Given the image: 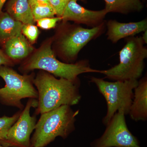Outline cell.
<instances>
[{
  "mask_svg": "<svg viewBox=\"0 0 147 147\" xmlns=\"http://www.w3.org/2000/svg\"><path fill=\"white\" fill-rule=\"evenodd\" d=\"M105 28V22L90 28H86L78 24L65 28L59 34L58 53L66 63H74L80 51L90 41L101 36Z\"/></svg>",
  "mask_w": 147,
  "mask_h": 147,
  "instance_id": "cell-7",
  "label": "cell"
},
{
  "mask_svg": "<svg viewBox=\"0 0 147 147\" xmlns=\"http://www.w3.org/2000/svg\"><path fill=\"white\" fill-rule=\"evenodd\" d=\"M11 64L10 60L0 50V67L3 65H9Z\"/></svg>",
  "mask_w": 147,
  "mask_h": 147,
  "instance_id": "cell-22",
  "label": "cell"
},
{
  "mask_svg": "<svg viewBox=\"0 0 147 147\" xmlns=\"http://www.w3.org/2000/svg\"><path fill=\"white\" fill-rule=\"evenodd\" d=\"M25 70L39 69L46 71L55 77L75 81L82 74L99 73L100 70L90 67L88 60H82L75 63H68L57 59L50 43L44 45L36 52L23 67Z\"/></svg>",
  "mask_w": 147,
  "mask_h": 147,
  "instance_id": "cell-4",
  "label": "cell"
},
{
  "mask_svg": "<svg viewBox=\"0 0 147 147\" xmlns=\"http://www.w3.org/2000/svg\"><path fill=\"white\" fill-rule=\"evenodd\" d=\"M107 27V39L113 43L123 38L134 36L147 30L146 18L138 22L121 23L110 20L105 23Z\"/></svg>",
  "mask_w": 147,
  "mask_h": 147,
  "instance_id": "cell-11",
  "label": "cell"
},
{
  "mask_svg": "<svg viewBox=\"0 0 147 147\" xmlns=\"http://www.w3.org/2000/svg\"><path fill=\"white\" fill-rule=\"evenodd\" d=\"M0 147H4L3 146H2V145H1V144H0Z\"/></svg>",
  "mask_w": 147,
  "mask_h": 147,
  "instance_id": "cell-26",
  "label": "cell"
},
{
  "mask_svg": "<svg viewBox=\"0 0 147 147\" xmlns=\"http://www.w3.org/2000/svg\"><path fill=\"white\" fill-rule=\"evenodd\" d=\"M90 79V82L96 86L107 103V113L102 120L104 125H107L119 110L123 111L125 115H128L134 97V89L138 85V80L109 82L94 76Z\"/></svg>",
  "mask_w": 147,
  "mask_h": 147,
  "instance_id": "cell-5",
  "label": "cell"
},
{
  "mask_svg": "<svg viewBox=\"0 0 147 147\" xmlns=\"http://www.w3.org/2000/svg\"><path fill=\"white\" fill-rule=\"evenodd\" d=\"M29 3L50 4L48 0H29Z\"/></svg>",
  "mask_w": 147,
  "mask_h": 147,
  "instance_id": "cell-23",
  "label": "cell"
},
{
  "mask_svg": "<svg viewBox=\"0 0 147 147\" xmlns=\"http://www.w3.org/2000/svg\"><path fill=\"white\" fill-rule=\"evenodd\" d=\"M23 24L11 17L7 12L0 14V41L5 42L21 33Z\"/></svg>",
  "mask_w": 147,
  "mask_h": 147,
  "instance_id": "cell-16",
  "label": "cell"
},
{
  "mask_svg": "<svg viewBox=\"0 0 147 147\" xmlns=\"http://www.w3.org/2000/svg\"><path fill=\"white\" fill-rule=\"evenodd\" d=\"M79 0H70L62 16L63 22L74 21L76 24L86 25L91 28L98 26L104 23L106 14L105 9L93 11L84 8L77 3Z\"/></svg>",
  "mask_w": 147,
  "mask_h": 147,
  "instance_id": "cell-10",
  "label": "cell"
},
{
  "mask_svg": "<svg viewBox=\"0 0 147 147\" xmlns=\"http://www.w3.org/2000/svg\"><path fill=\"white\" fill-rule=\"evenodd\" d=\"M21 32L32 42L36 41L39 34L37 27L32 24H23Z\"/></svg>",
  "mask_w": 147,
  "mask_h": 147,
  "instance_id": "cell-19",
  "label": "cell"
},
{
  "mask_svg": "<svg viewBox=\"0 0 147 147\" xmlns=\"http://www.w3.org/2000/svg\"><path fill=\"white\" fill-rule=\"evenodd\" d=\"M128 115L136 121L147 120V78L145 76L138 81L134 89V97Z\"/></svg>",
  "mask_w": 147,
  "mask_h": 147,
  "instance_id": "cell-12",
  "label": "cell"
},
{
  "mask_svg": "<svg viewBox=\"0 0 147 147\" xmlns=\"http://www.w3.org/2000/svg\"><path fill=\"white\" fill-rule=\"evenodd\" d=\"M22 110H19L11 117H0V141L5 139L9 129L18 119Z\"/></svg>",
  "mask_w": 147,
  "mask_h": 147,
  "instance_id": "cell-18",
  "label": "cell"
},
{
  "mask_svg": "<svg viewBox=\"0 0 147 147\" xmlns=\"http://www.w3.org/2000/svg\"><path fill=\"white\" fill-rule=\"evenodd\" d=\"M50 5L58 17H61L66 5L70 0H48Z\"/></svg>",
  "mask_w": 147,
  "mask_h": 147,
  "instance_id": "cell-21",
  "label": "cell"
},
{
  "mask_svg": "<svg viewBox=\"0 0 147 147\" xmlns=\"http://www.w3.org/2000/svg\"><path fill=\"white\" fill-rule=\"evenodd\" d=\"M35 21L45 18H52L56 15L50 4H30Z\"/></svg>",
  "mask_w": 147,
  "mask_h": 147,
  "instance_id": "cell-17",
  "label": "cell"
},
{
  "mask_svg": "<svg viewBox=\"0 0 147 147\" xmlns=\"http://www.w3.org/2000/svg\"><path fill=\"white\" fill-rule=\"evenodd\" d=\"M125 114L118 111L107 124L102 136L93 142L91 147H141L127 125Z\"/></svg>",
  "mask_w": 147,
  "mask_h": 147,
  "instance_id": "cell-8",
  "label": "cell"
},
{
  "mask_svg": "<svg viewBox=\"0 0 147 147\" xmlns=\"http://www.w3.org/2000/svg\"><path fill=\"white\" fill-rule=\"evenodd\" d=\"M7 11L12 18L23 24H34L35 22L29 0H9Z\"/></svg>",
  "mask_w": 147,
  "mask_h": 147,
  "instance_id": "cell-14",
  "label": "cell"
},
{
  "mask_svg": "<svg viewBox=\"0 0 147 147\" xmlns=\"http://www.w3.org/2000/svg\"><path fill=\"white\" fill-rule=\"evenodd\" d=\"M5 47L7 57L15 60L26 57L33 50L22 33L7 40Z\"/></svg>",
  "mask_w": 147,
  "mask_h": 147,
  "instance_id": "cell-13",
  "label": "cell"
},
{
  "mask_svg": "<svg viewBox=\"0 0 147 147\" xmlns=\"http://www.w3.org/2000/svg\"><path fill=\"white\" fill-rule=\"evenodd\" d=\"M105 9L108 13L115 12L127 14L143 10L144 6L141 0H104Z\"/></svg>",
  "mask_w": 147,
  "mask_h": 147,
  "instance_id": "cell-15",
  "label": "cell"
},
{
  "mask_svg": "<svg viewBox=\"0 0 147 147\" xmlns=\"http://www.w3.org/2000/svg\"><path fill=\"white\" fill-rule=\"evenodd\" d=\"M34 85L38 93L35 115L54 110L62 105H77L82 98L79 79L70 81L57 79L46 71L39 72L34 79Z\"/></svg>",
  "mask_w": 147,
  "mask_h": 147,
  "instance_id": "cell-1",
  "label": "cell"
},
{
  "mask_svg": "<svg viewBox=\"0 0 147 147\" xmlns=\"http://www.w3.org/2000/svg\"><path fill=\"white\" fill-rule=\"evenodd\" d=\"M142 39L144 40L145 44L147 43V30L144 32V33L143 34V36H142Z\"/></svg>",
  "mask_w": 147,
  "mask_h": 147,
  "instance_id": "cell-24",
  "label": "cell"
},
{
  "mask_svg": "<svg viewBox=\"0 0 147 147\" xmlns=\"http://www.w3.org/2000/svg\"><path fill=\"white\" fill-rule=\"evenodd\" d=\"M124 46L119 53V62L99 73L114 81L138 80L144 68V60L147 57V48L142 36L127 38Z\"/></svg>",
  "mask_w": 147,
  "mask_h": 147,
  "instance_id": "cell-3",
  "label": "cell"
},
{
  "mask_svg": "<svg viewBox=\"0 0 147 147\" xmlns=\"http://www.w3.org/2000/svg\"><path fill=\"white\" fill-rule=\"evenodd\" d=\"M78 113L64 105L41 114L30 139L31 147H45L58 137L66 139L75 130Z\"/></svg>",
  "mask_w": 147,
  "mask_h": 147,
  "instance_id": "cell-2",
  "label": "cell"
},
{
  "mask_svg": "<svg viewBox=\"0 0 147 147\" xmlns=\"http://www.w3.org/2000/svg\"><path fill=\"white\" fill-rule=\"evenodd\" d=\"M0 76L5 83L0 88V102L4 105L23 110L21 100L24 98L38 99V93L34 86L32 76L21 75L6 66L0 67Z\"/></svg>",
  "mask_w": 147,
  "mask_h": 147,
  "instance_id": "cell-6",
  "label": "cell"
},
{
  "mask_svg": "<svg viewBox=\"0 0 147 147\" xmlns=\"http://www.w3.org/2000/svg\"><path fill=\"white\" fill-rule=\"evenodd\" d=\"M37 100L29 98L18 119L9 130L5 139L0 141L4 147H31L30 136L36 123V115H30L32 108H36Z\"/></svg>",
  "mask_w": 147,
  "mask_h": 147,
  "instance_id": "cell-9",
  "label": "cell"
},
{
  "mask_svg": "<svg viewBox=\"0 0 147 147\" xmlns=\"http://www.w3.org/2000/svg\"><path fill=\"white\" fill-rule=\"evenodd\" d=\"M62 21L61 17L45 18L39 19L37 21L38 26L44 30H49L55 28L58 22Z\"/></svg>",
  "mask_w": 147,
  "mask_h": 147,
  "instance_id": "cell-20",
  "label": "cell"
},
{
  "mask_svg": "<svg viewBox=\"0 0 147 147\" xmlns=\"http://www.w3.org/2000/svg\"><path fill=\"white\" fill-rule=\"evenodd\" d=\"M7 0H0V13L1 12L3 6L5 2Z\"/></svg>",
  "mask_w": 147,
  "mask_h": 147,
  "instance_id": "cell-25",
  "label": "cell"
}]
</instances>
